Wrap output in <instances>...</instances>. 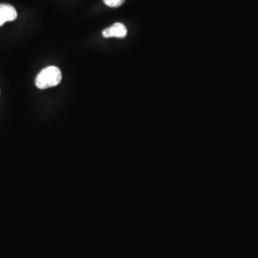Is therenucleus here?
I'll list each match as a JSON object with an SVG mask.
<instances>
[{
    "instance_id": "nucleus-1",
    "label": "nucleus",
    "mask_w": 258,
    "mask_h": 258,
    "mask_svg": "<svg viewBox=\"0 0 258 258\" xmlns=\"http://www.w3.org/2000/svg\"><path fill=\"white\" fill-rule=\"evenodd\" d=\"M62 73L55 66H49L43 69L35 79V85L40 89H46L56 86L61 82Z\"/></svg>"
},
{
    "instance_id": "nucleus-2",
    "label": "nucleus",
    "mask_w": 258,
    "mask_h": 258,
    "mask_svg": "<svg viewBox=\"0 0 258 258\" xmlns=\"http://www.w3.org/2000/svg\"><path fill=\"white\" fill-rule=\"evenodd\" d=\"M127 35V29L124 24L117 22L103 31V36L106 38L118 37L124 38Z\"/></svg>"
},
{
    "instance_id": "nucleus-3",
    "label": "nucleus",
    "mask_w": 258,
    "mask_h": 258,
    "mask_svg": "<svg viewBox=\"0 0 258 258\" xmlns=\"http://www.w3.org/2000/svg\"><path fill=\"white\" fill-rule=\"evenodd\" d=\"M17 17V13L13 6L0 4V27L5 22L14 21Z\"/></svg>"
},
{
    "instance_id": "nucleus-4",
    "label": "nucleus",
    "mask_w": 258,
    "mask_h": 258,
    "mask_svg": "<svg viewBox=\"0 0 258 258\" xmlns=\"http://www.w3.org/2000/svg\"><path fill=\"white\" fill-rule=\"evenodd\" d=\"M125 0H103L106 5L111 7H118L122 5Z\"/></svg>"
}]
</instances>
